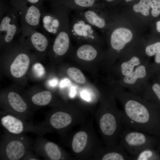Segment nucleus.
<instances>
[{"label":"nucleus","instance_id":"nucleus-1","mask_svg":"<svg viewBox=\"0 0 160 160\" xmlns=\"http://www.w3.org/2000/svg\"><path fill=\"white\" fill-rule=\"evenodd\" d=\"M113 93L122 106L123 127L148 134L155 132V109L152 103L124 89Z\"/></svg>","mask_w":160,"mask_h":160},{"label":"nucleus","instance_id":"nucleus-2","mask_svg":"<svg viewBox=\"0 0 160 160\" xmlns=\"http://www.w3.org/2000/svg\"><path fill=\"white\" fill-rule=\"evenodd\" d=\"M116 98L111 91L104 95L96 116L100 134L106 146L108 147L118 143L123 128L122 111L117 108Z\"/></svg>","mask_w":160,"mask_h":160},{"label":"nucleus","instance_id":"nucleus-3","mask_svg":"<svg viewBox=\"0 0 160 160\" xmlns=\"http://www.w3.org/2000/svg\"><path fill=\"white\" fill-rule=\"evenodd\" d=\"M3 49L1 58L9 63L8 70L11 77L15 79L22 78L36 55L31 52L25 38L21 35L17 41H14Z\"/></svg>","mask_w":160,"mask_h":160},{"label":"nucleus","instance_id":"nucleus-4","mask_svg":"<svg viewBox=\"0 0 160 160\" xmlns=\"http://www.w3.org/2000/svg\"><path fill=\"white\" fill-rule=\"evenodd\" d=\"M32 140L25 134L15 135L7 132L1 135L0 160H23L33 150Z\"/></svg>","mask_w":160,"mask_h":160},{"label":"nucleus","instance_id":"nucleus-5","mask_svg":"<svg viewBox=\"0 0 160 160\" xmlns=\"http://www.w3.org/2000/svg\"><path fill=\"white\" fill-rule=\"evenodd\" d=\"M1 113L12 114L27 120L34 113L33 109L25 96L15 90H9L0 95Z\"/></svg>","mask_w":160,"mask_h":160},{"label":"nucleus","instance_id":"nucleus-6","mask_svg":"<svg viewBox=\"0 0 160 160\" xmlns=\"http://www.w3.org/2000/svg\"><path fill=\"white\" fill-rule=\"evenodd\" d=\"M0 122L7 132L15 135L25 134L32 132L37 135H42L53 132L41 123L33 124L27 122L23 118L7 113H1Z\"/></svg>","mask_w":160,"mask_h":160},{"label":"nucleus","instance_id":"nucleus-7","mask_svg":"<svg viewBox=\"0 0 160 160\" xmlns=\"http://www.w3.org/2000/svg\"><path fill=\"white\" fill-rule=\"evenodd\" d=\"M148 134L123 127L119 143L129 155L134 156L143 150L151 148L153 140Z\"/></svg>","mask_w":160,"mask_h":160},{"label":"nucleus","instance_id":"nucleus-8","mask_svg":"<svg viewBox=\"0 0 160 160\" xmlns=\"http://www.w3.org/2000/svg\"><path fill=\"white\" fill-rule=\"evenodd\" d=\"M150 64L147 59L137 67L129 74L115 81L116 85L124 89H128L131 92L140 96L152 75L150 69Z\"/></svg>","mask_w":160,"mask_h":160},{"label":"nucleus","instance_id":"nucleus-9","mask_svg":"<svg viewBox=\"0 0 160 160\" xmlns=\"http://www.w3.org/2000/svg\"><path fill=\"white\" fill-rule=\"evenodd\" d=\"M53 4V7L50 11L43 12L41 20L44 30L55 36L62 29L69 25L71 10L63 5Z\"/></svg>","mask_w":160,"mask_h":160},{"label":"nucleus","instance_id":"nucleus-10","mask_svg":"<svg viewBox=\"0 0 160 160\" xmlns=\"http://www.w3.org/2000/svg\"><path fill=\"white\" fill-rule=\"evenodd\" d=\"M76 114L66 108L59 107L47 113L42 123L53 132L56 131L65 137L66 132L77 121Z\"/></svg>","mask_w":160,"mask_h":160},{"label":"nucleus","instance_id":"nucleus-11","mask_svg":"<svg viewBox=\"0 0 160 160\" xmlns=\"http://www.w3.org/2000/svg\"><path fill=\"white\" fill-rule=\"evenodd\" d=\"M69 28L71 37L79 43H89L99 46L101 44L102 39L95 28L75 12L70 20Z\"/></svg>","mask_w":160,"mask_h":160},{"label":"nucleus","instance_id":"nucleus-12","mask_svg":"<svg viewBox=\"0 0 160 160\" xmlns=\"http://www.w3.org/2000/svg\"><path fill=\"white\" fill-rule=\"evenodd\" d=\"M19 17L14 7L9 8L0 19L1 49H3L11 44L15 37L21 32L18 21Z\"/></svg>","mask_w":160,"mask_h":160},{"label":"nucleus","instance_id":"nucleus-13","mask_svg":"<svg viewBox=\"0 0 160 160\" xmlns=\"http://www.w3.org/2000/svg\"><path fill=\"white\" fill-rule=\"evenodd\" d=\"M32 149L35 154L45 160H65L69 158L67 153L58 145L42 135L37 136L33 142Z\"/></svg>","mask_w":160,"mask_h":160},{"label":"nucleus","instance_id":"nucleus-14","mask_svg":"<svg viewBox=\"0 0 160 160\" xmlns=\"http://www.w3.org/2000/svg\"><path fill=\"white\" fill-rule=\"evenodd\" d=\"M20 22L22 35L25 38L31 49L34 51L38 57H44L49 44L48 37L36 29Z\"/></svg>","mask_w":160,"mask_h":160},{"label":"nucleus","instance_id":"nucleus-15","mask_svg":"<svg viewBox=\"0 0 160 160\" xmlns=\"http://www.w3.org/2000/svg\"><path fill=\"white\" fill-rule=\"evenodd\" d=\"M88 129H83L76 132L70 142L73 153L80 158L86 157L91 153L92 145V132Z\"/></svg>","mask_w":160,"mask_h":160},{"label":"nucleus","instance_id":"nucleus-16","mask_svg":"<svg viewBox=\"0 0 160 160\" xmlns=\"http://www.w3.org/2000/svg\"><path fill=\"white\" fill-rule=\"evenodd\" d=\"M69 25L60 31L55 36L48 52L52 59H60L69 52L71 48V38Z\"/></svg>","mask_w":160,"mask_h":160},{"label":"nucleus","instance_id":"nucleus-17","mask_svg":"<svg viewBox=\"0 0 160 160\" xmlns=\"http://www.w3.org/2000/svg\"><path fill=\"white\" fill-rule=\"evenodd\" d=\"M133 53L122 56L111 66L117 78V80L131 73L135 68L147 59L142 56Z\"/></svg>","mask_w":160,"mask_h":160},{"label":"nucleus","instance_id":"nucleus-18","mask_svg":"<svg viewBox=\"0 0 160 160\" xmlns=\"http://www.w3.org/2000/svg\"><path fill=\"white\" fill-rule=\"evenodd\" d=\"M14 6L20 22L36 29L39 27L43 12L39 7L33 5L27 7L20 3Z\"/></svg>","mask_w":160,"mask_h":160},{"label":"nucleus","instance_id":"nucleus-19","mask_svg":"<svg viewBox=\"0 0 160 160\" xmlns=\"http://www.w3.org/2000/svg\"><path fill=\"white\" fill-rule=\"evenodd\" d=\"M101 6L100 4L93 7L75 12L94 28L104 31L108 25Z\"/></svg>","mask_w":160,"mask_h":160},{"label":"nucleus","instance_id":"nucleus-20","mask_svg":"<svg viewBox=\"0 0 160 160\" xmlns=\"http://www.w3.org/2000/svg\"><path fill=\"white\" fill-rule=\"evenodd\" d=\"M99 46L91 43H82L74 50L73 55L79 60L86 61H91L98 58H102L104 57L105 54Z\"/></svg>","mask_w":160,"mask_h":160},{"label":"nucleus","instance_id":"nucleus-21","mask_svg":"<svg viewBox=\"0 0 160 160\" xmlns=\"http://www.w3.org/2000/svg\"><path fill=\"white\" fill-rule=\"evenodd\" d=\"M97 159L102 160H132L129 155L119 144L110 147H100L97 151Z\"/></svg>","mask_w":160,"mask_h":160},{"label":"nucleus","instance_id":"nucleus-22","mask_svg":"<svg viewBox=\"0 0 160 160\" xmlns=\"http://www.w3.org/2000/svg\"><path fill=\"white\" fill-rule=\"evenodd\" d=\"M33 109L53 105L54 97L49 91L43 90L28 93L25 95Z\"/></svg>","mask_w":160,"mask_h":160},{"label":"nucleus","instance_id":"nucleus-23","mask_svg":"<svg viewBox=\"0 0 160 160\" xmlns=\"http://www.w3.org/2000/svg\"><path fill=\"white\" fill-rule=\"evenodd\" d=\"M54 2L65 6L71 10L78 12L95 7L100 0H54Z\"/></svg>","mask_w":160,"mask_h":160},{"label":"nucleus","instance_id":"nucleus-24","mask_svg":"<svg viewBox=\"0 0 160 160\" xmlns=\"http://www.w3.org/2000/svg\"><path fill=\"white\" fill-rule=\"evenodd\" d=\"M140 96L150 102L155 98L160 103V84L157 82L151 84L148 81L145 86Z\"/></svg>","mask_w":160,"mask_h":160},{"label":"nucleus","instance_id":"nucleus-25","mask_svg":"<svg viewBox=\"0 0 160 160\" xmlns=\"http://www.w3.org/2000/svg\"><path fill=\"white\" fill-rule=\"evenodd\" d=\"M66 73L69 78L78 84H83L86 82L84 75L78 68L74 67L69 68L67 70Z\"/></svg>","mask_w":160,"mask_h":160},{"label":"nucleus","instance_id":"nucleus-26","mask_svg":"<svg viewBox=\"0 0 160 160\" xmlns=\"http://www.w3.org/2000/svg\"><path fill=\"white\" fill-rule=\"evenodd\" d=\"M151 0H140L138 3L134 5L133 10L136 12L141 13L145 16H148L149 14Z\"/></svg>","mask_w":160,"mask_h":160},{"label":"nucleus","instance_id":"nucleus-27","mask_svg":"<svg viewBox=\"0 0 160 160\" xmlns=\"http://www.w3.org/2000/svg\"><path fill=\"white\" fill-rule=\"evenodd\" d=\"M32 71L33 75L38 79L43 78L46 74V70L44 66L39 62H35L33 64Z\"/></svg>","mask_w":160,"mask_h":160},{"label":"nucleus","instance_id":"nucleus-28","mask_svg":"<svg viewBox=\"0 0 160 160\" xmlns=\"http://www.w3.org/2000/svg\"><path fill=\"white\" fill-rule=\"evenodd\" d=\"M160 49V41L146 45L144 49L145 55L151 57L155 55Z\"/></svg>","mask_w":160,"mask_h":160},{"label":"nucleus","instance_id":"nucleus-29","mask_svg":"<svg viewBox=\"0 0 160 160\" xmlns=\"http://www.w3.org/2000/svg\"><path fill=\"white\" fill-rule=\"evenodd\" d=\"M151 7L152 15L155 17L158 16L160 14V0H152Z\"/></svg>","mask_w":160,"mask_h":160},{"label":"nucleus","instance_id":"nucleus-30","mask_svg":"<svg viewBox=\"0 0 160 160\" xmlns=\"http://www.w3.org/2000/svg\"><path fill=\"white\" fill-rule=\"evenodd\" d=\"M33 150L29 151L24 158L23 160H40L39 156L33 153Z\"/></svg>","mask_w":160,"mask_h":160},{"label":"nucleus","instance_id":"nucleus-31","mask_svg":"<svg viewBox=\"0 0 160 160\" xmlns=\"http://www.w3.org/2000/svg\"><path fill=\"white\" fill-rule=\"evenodd\" d=\"M154 62L156 65H160V49L155 55Z\"/></svg>","mask_w":160,"mask_h":160},{"label":"nucleus","instance_id":"nucleus-32","mask_svg":"<svg viewBox=\"0 0 160 160\" xmlns=\"http://www.w3.org/2000/svg\"><path fill=\"white\" fill-rule=\"evenodd\" d=\"M81 96L82 98L85 100H89V96L86 92H83L82 94H81Z\"/></svg>","mask_w":160,"mask_h":160},{"label":"nucleus","instance_id":"nucleus-33","mask_svg":"<svg viewBox=\"0 0 160 160\" xmlns=\"http://www.w3.org/2000/svg\"><path fill=\"white\" fill-rule=\"evenodd\" d=\"M156 29L157 31L160 32V20L157 21L156 23Z\"/></svg>","mask_w":160,"mask_h":160},{"label":"nucleus","instance_id":"nucleus-34","mask_svg":"<svg viewBox=\"0 0 160 160\" xmlns=\"http://www.w3.org/2000/svg\"><path fill=\"white\" fill-rule=\"evenodd\" d=\"M27 1L30 3L33 4L37 3L39 1V0H26Z\"/></svg>","mask_w":160,"mask_h":160},{"label":"nucleus","instance_id":"nucleus-35","mask_svg":"<svg viewBox=\"0 0 160 160\" xmlns=\"http://www.w3.org/2000/svg\"><path fill=\"white\" fill-rule=\"evenodd\" d=\"M50 85L51 86H54L56 84L55 80H52L49 82Z\"/></svg>","mask_w":160,"mask_h":160},{"label":"nucleus","instance_id":"nucleus-36","mask_svg":"<svg viewBox=\"0 0 160 160\" xmlns=\"http://www.w3.org/2000/svg\"><path fill=\"white\" fill-rule=\"evenodd\" d=\"M101 0H100V1ZM104 1H105L107 3H111L112 2L114 1L115 0H103Z\"/></svg>","mask_w":160,"mask_h":160},{"label":"nucleus","instance_id":"nucleus-37","mask_svg":"<svg viewBox=\"0 0 160 160\" xmlns=\"http://www.w3.org/2000/svg\"><path fill=\"white\" fill-rule=\"evenodd\" d=\"M125 0L126 2H129V1H132L133 0Z\"/></svg>","mask_w":160,"mask_h":160},{"label":"nucleus","instance_id":"nucleus-38","mask_svg":"<svg viewBox=\"0 0 160 160\" xmlns=\"http://www.w3.org/2000/svg\"><path fill=\"white\" fill-rule=\"evenodd\" d=\"M159 79H160V77H159Z\"/></svg>","mask_w":160,"mask_h":160}]
</instances>
